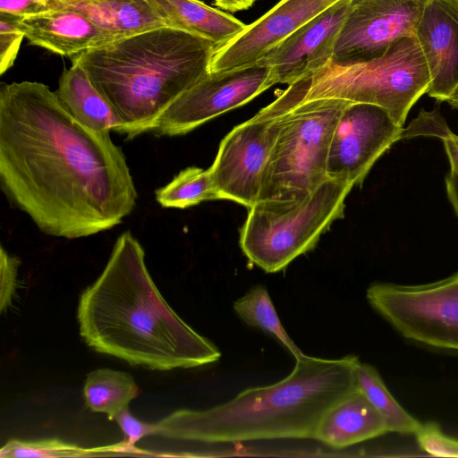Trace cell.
I'll list each match as a JSON object with an SVG mask.
<instances>
[{"instance_id":"7402d4cb","label":"cell","mask_w":458,"mask_h":458,"mask_svg":"<svg viewBox=\"0 0 458 458\" xmlns=\"http://www.w3.org/2000/svg\"><path fill=\"white\" fill-rule=\"evenodd\" d=\"M144 454L143 450L131 446L123 439L111 445L85 448L59 438L38 440L10 439L0 449V457L16 458H60L113 455L117 454Z\"/></svg>"},{"instance_id":"d6a6232c","label":"cell","mask_w":458,"mask_h":458,"mask_svg":"<svg viewBox=\"0 0 458 458\" xmlns=\"http://www.w3.org/2000/svg\"><path fill=\"white\" fill-rule=\"evenodd\" d=\"M445 189L448 199L458 216V174L448 173L445 176Z\"/></svg>"},{"instance_id":"8fae6325","label":"cell","mask_w":458,"mask_h":458,"mask_svg":"<svg viewBox=\"0 0 458 458\" xmlns=\"http://www.w3.org/2000/svg\"><path fill=\"white\" fill-rule=\"evenodd\" d=\"M403 128L384 107L349 102L331 138L327 177L360 185L375 162L399 140Z\"/></svg>"},{"instance_id":"f1b7e54d","label":"cell","mask_w":458,"mask_h":458,"mask_svg":"<svg viewBox=\"0 0 458 458\" xmlns=\"http://www.w3.org/2000/svg\"><path fill=\"white\" fill-rule=\"evenodd\" d=\"M21 260L0 248V310L7 311L13 306L18 284V268Z\"/></svg>"},{"instance_id":"f546056e","label":"cell","mask_w":458,"mask_h":458,"mask_svg":"<svg viewBox=\"0 0 458 458\" xmlns=\"http://www.w3.org/2000/svg\"><path fill=\"white\" fill-rule=\"evenodd\" d=\"M123 432L126 443L131 446L141 438L157 435V425L148 423L135 418L127 409L122 411L114 420Z\"/></svg>"},{"instance_id":"d4e9b609","label":"cell","mask_w":458,"mask_h":458,"mask_svg":"<svg viewBox=\"0 0 458 458\" xmlns=\"http://www.w3.org/2000/svg\"><path fill=\"white\" fill-rule=\"evenodd\" d=\"M156 199L164 208H186L206 200L221 199L210 168L190 166L155 192Z\"/></svg>"},{"instance_id":"3957f363","label":"cell","mask_w":458,"mask_h":458,"mask_svg":"<svg viewBox=\"0 0 458 458\" xmlns=\"http://www.w3.org/2000/svg\"><path fill=\"white\" fill-rule=\"evenodd\" d=\"M355 355L324 359L303 354L272 385L250 387L206 410H177L157 422V435L208 444L284 438L314 439L336 403L357 388Z\"/></svg>"},{"instance_id":"83f0119b","label":"cell","mask_w":458,"mask_h":458,"mask_svg":"<svg viewBox=\"0 0 458 458\" xmlns=\"http://www.w3.org/2000/svg\"><path fill=\"white\" fill-rule=\"evenodd\" d=\"M451 132L452 131L439 114L438 109L430 112L421 110L408 127L403 128L399 140L418 136L437 137L442 140Z\"/></svg>"},{"instance_id":"603a6c76","label":"cell","mask_w":458,"mask_h":458,"mask_svg":"<svg viewBox=\"0 0 458 458\" xmlns=\"http://www.w3.org/2000/svg\"><path fill=\"white\" fill-rule=\"evenodd\" d=\"M356 384L385 418L389 432L416 435L421 429L423 424L398 403L375 367L360 361Z\"/></svg>"},{"instance_id":"ba28073f","label":"cell","mask_w":458,"mask_h":458,"mask_svg":"<svg viewBox=\"0 0 458 458\" xmlns=\"http://www.w3.org/2000/svg\"><path fill=\"white\" fill-rule=\"evenodd\" d=\"M366 297L404 338L458 351V272L423 284L375 283Z\"/></svg>"},{"instance_id":"9a60e30c","label":"cell","mask_w":458,"mask_h":458,"mask_svg":"<svg viewBox=\"0 0 458 458\" xmlns=\"http://www.w3.org/2000/svg\"><path fill=\"white\" fill-rule=\"evenodd\" d=\"M414 36L430 75L426 93L446 101L458 87V0H427Z\"/></svg>"},{"instance_id":"ffe728a7","label":"cell","mask_w":458,"mask_h":458,"mask_svg":"<svg viewBox=\"0 0 458 458\" xmlns=\"http://www.w3.org/2000/svg\"><path fill=\"white\" fill-rule=\"evenodd\" d=\"M81 12L116 40L150 30L168 27L167 21L148 0L62 1Z\"/></svg>"},{"instance_id":"8992f818","label":"cell","mask_w":458,"mask_h":458,"mask_svg":"<svg viewBox=\"0 0 458 458\" xmlns=\"http://www.w3.org/2000/svg\"><path fill=\"white\" fill-rule=\"evenodd\" d=\"M353 185L327 177L303 198L258 201L249 208L240 246L249 261L267 273L284 269L310 251L331 225L344 216Z\"/></svg>"},{"instance_id":"4fadbf2b","label":"cell","mask_w":458,"mask_h":458,"mask_svg":"<svg viewBox=\"0 0 458 458\" xmlns=\"http://www.w3.org/2000/svg\"><path fill=\"white\" fill-rule=\"evenodd\" d=\"M349 3L350 0L336 1L258 63L272 68L276 84L290 85L312 76L332 61Z\"/></svg>"},{"instance_id":"1f68e13d","label":"cell","mask_w":458,"mask_h":458,"mask_svg":"<svg viewBox=\"0 0 458 458\" xmlns=\"http://www.w3.org/2000/svg\"><path fill=\"white\" fill-rule=\"evenodd\" d=\"M442 141L450 164V172L458 174V135L452 131Z\"/></svg>"},{"instance_id":"484cf974","label":"cell","mask_w":458,"mask_h":458,"mask_svg":"<svg viewBox=\"0 0 458 458\" xmlns=\"http://www.w3.org/2000/svg\"><path fill=\"white\" fill-rule=\"evenodd\" d=\"M9 13H0V73L10 69L17 57L24 33L20 19Z\"/></svg>"},{"instance_id":"836d02e7","label":"cell","mask_w":458,"mask_h":458,"mask_svg":"<svg viewBox=\"0 0 458 458\" xmlns=\"http://www.w3.org/2000/svg\"><path fill=\"white\" fill-rule=\"evenodd\" d=\"M216 6L227 12L236 13L250 9L259 0H213Z\"/></svg>"},{"instance_id":"30bf717a","label":"cell","mask_w":458,"mask_h":458,"mask_svg":"<svg viewBox=\"0 0 458 458\" xmlns=\"http://www.w3.org/2000/svg\"><path fill=\"white\" fill-rule=\"evenodd\" d=\"M279 130L280 117L259 112L222 140L209 167L221 199L233 200L248 208L258 202Z\"/></svg>"},{"instance_id":"7a4b0ae2","label":"cell","mask_w":458,"mask_h":458,"mask_svg":"<svg viewBox=\"0 0 458 458\" xmlns=\"http://www.w3.org/2000/svg\"><path fill=\"white\" fill-rule=\"evenodd\" d=\"M77 319L94 351L148 369L196 368L221 357L164 299L130 231L116 239L102 273L81 293Z\"/></svg>"},{"instance_id":"5bb4252c","label":"cell","mask_w":458,"mask_h":458,"mask_svg":"<svg viewBox=\"0 0 458 458\" xmlns=\"http://www.w3.org/2000/svg\"><path fill=\"white\" fill-rule=\"evenodd\" d=\"M338 0H281L215 52L210 72L252 65Z\"/></svg>"},{"instance_id":"ac0fdd59","label":"cell","mask_w":458,"mask_h":458,"mask_svg":"<svg viewBox=\"0 0 458 458\" xmlns=\"http://www.w3.org/2000/svg\"><path fill=\"white\" fill-rule=\"evenodd\" d=\"M55 92L68 113L85 127L122 134L123 123L115 111L80 65L72 64L64 70Z\"/></svg>"},{"instance_id":"e0dca14e","label":"cell","mask_w":458,"mask_h":458,"mask_svg":"<svg viewBox=\"0 0 458 458\" xmlns=\"http://www.w3.org/2000/svg\"><path fill=\"white\" fill-rule=\"evenodd\" d=\"M387 432L385 418L357 387L326 412L314 439L342 449Z\"/></svg>"},{"instance_id":"6da1fadb","label":"cell","mask_w":458,"mask_h":458,"mask_svg":"<svg viewBox=\"0 0 458 458\" xmlns=\"http://www.w3.org/2000/svg\"><path fill=\"white\" fill-rule=\"evenodd\" d=\"M0 184L40 232L70 240L118 225L138 197L110 132L82 125L38 81L1 86Z\"/></svg>"},{"instance_id":"277c9868","label":"cell","mask_w":458,"mask_h":458,"mask_svg":"<svg viewBox=\"0 0 458 458\" xmlns=\"http://www.w3.org/2000/svg\"><path fill=\"white\" fill-rule=\"evenodd\" d=\"M216 47L195 34L161 27L72 58L110 103L131 140L152 131L169 106L204 76Z\"/></svg>"},{"instance_id":"4dcf8cb0","label":"cell","mask_w":458,"mask_h":458,"mask_svg":"<svg viewBox=\"0 0 458 458\" xmlns=\"http://www.w3.org/2000/svg\"><path fill=\"white\" fill-rule=\"evenodd\" d=\"M61 5L62 0H0V13L23 18L54 10Z\"/></svg>"},{"instance_id":"d6986e66","label":"cell","mask_w":458,"mask_h":458,"mask_svg":"<svg viewBox=\"0 0 458 458\" xmlns=\"http://www.w3.org/2000/svg\"><path fill=\"white\" fill-rule=\"evenodd\" d=\"M167 21L211 41L216 49L226 45L247 26L234 16L199 0H148Z\"/></svg>"},{"instance_id":"5b68a950","label":"cell","mask_w":458,"mask_h":458,"mask_svg":"<svg viewBox=\"0 0 458 458\" xmlns=\"http://www.w3.org/2000/svg\"><path fill=\"white\" fill-rule=\"evenodd\" d=\"M429 82L427 62L415 36H405L377 58L330 61L312 76L288 85L267 109L280 116L304 102L335 98L384 107L403 126Z\"/></svg>"},{"instance_id":"cb8c5ba5","label":"cell","mask_w":458,"mask_h":458,"mask_svg":"<svg viewBox=\"0 0 458 458\" xmlns=\"http://www.w3.org/2000/svg\"><path fill=\"white\" fill-rule=\"evenodd\" d=\"M233 310L247 325L259 328L276 339L294 359L304 354L286 333L265 286L251 287L233 302Z\"/></svg>"},{"instance_id":"d590c367","label":"cell","mask_w":458,"mask_h":458,"mask_svg":"<svg viewBox=\"0 0 458 458\" xmlns=\"http://www.w3.org/2000/svg\"><path fill=\"white\" fill-rule=\"evenodd\" d=\"M62 1H66V2H78V1H84V0H62Z\"/></svg>"},{"instance_id":"52a82bcc","label":"cell","mask_w":458,"mask_h":458,"mask_svg":"<svg viewBox=\"0 0 458 458\" xmlns=\"http://www.w3.org/2000/svg\"><path fill=\"white\" fill-rule=\"evenodd\" d=\"M348 101L317 99L280 117V130L264 173L258 201L305 197L327 178L331 138Z\"/></svg>"},{"instance_id":"7c38bea8","label":"cell","mask_w":458,"mask_h":458,"mask_svg":"<svg viewBox=\"0 0 458 458\" xmlns=\"http://www.w3.org/2000/svg\"><path fill=\"white\" fill-rule=\"evenodd\" d=\"M427 0H350L332 61H368L392 43L415 35Z\"/></svg>"},{"instance_id":"9c48e42d","label":"cell","mask_w":458,"mask_h":458,"mask_svg":"<svg viewBox=\"0 0 458 458\" xmlns=\"http://www.w3.org/2000/svg\"><path fill=\"white\" fill-rule=\"evenodd\" d=\"M275 84L272 68L259 63L227 71H208L169 106L151 132L157 136L186 134L248 103Z\"/></svg>"},{"instance_id":"44dd1931","label":"cell","mask_w":458,"mask_h":458,"mask_svg":"<svg viewBox=\"0 0 458 458\" xmlns=\"http://www.w3.org/2000/svg\"><path fill=\"white\" fill-rule=\"evenodd\" d=\"M140 392L131 374L111 369L90 371L83 386L87 407L92 411L105 413L109 420H114L117 414L127 409Z\"/></svg>"},{"instance_id":"2e32d148","label":"cell","mask_w":458,"mask_h":458,"mask_svg":"<svg viewBox=\"0 0 458 458\" xmlns=\"http://www.w3.org/2000/svg\"><path fill=\"white\" fill-rule=\"evenodd\" d=\"M30 44L72 58L116 40L81 12L65 6L20 19Z\"/></svg>"},{"instance_id":"4316f807","label":"cell","mask_w":458,"mask_h":458,"mask_svg":"<svg viewBox=\"0 0 458 458\" xmlns=\"http://www.w3.org/2000/svg\"><path fill=\"white\" fill-rule=\"evenodd\" d=\"M416 436L420 448L428 454L438 457H458V439L446 436L437 424H423Z\"/></svg>"},{"instance_id":"e575fe53","label":"cell","mask_w":458,"mask_h":458,"mask_svg":"<svg viewBox=\"0 0 458 458\" xmlns=\"http://www.w3.org/2000/svg\"><path fill=\"white\" fill-rule=\"evenodd\" d=\"M446 101L452 107L458 108V87Z\"/></svg>"}]
</instances>
